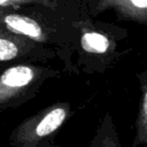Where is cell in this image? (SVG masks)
Here are the masks:
<instances>
[{
    "label": "cell",
    "mask_w": 147,
    "mask_h": 147,
    "mask_svg": "<svg viewBox=\"0 0 147 147\" xmlns=\"http://www.w3.org/2000/svg\"><path fill=\"white\" fill-rule=\"evenodd\" d=\"M78 30L74 64L83 74H103L122 55L119 42L129 36V30L107 22L94 20L88 10L76 22Z\"/></svg>",
    "instance_id": "cell-1"
},
{
    "label": "cell",
    "mask_w": 147,
    "mask_h": 147,
    "mask_svg": "<svg viewBox=\"0 0 147 147\" xmlns=\"http://www.w3.org/2000/svg\"><path fill=\"white\" fill-rule=\"evenodd\" d=\"M61 71L38 63H17L0 71V111L34 98L41 85Z\"/></svg>",
    "instance_id": "cell-2"
},
{
    "label": "cell",
    "mask_w": 147,
    "mask_h": 147,
    "mask_svg": "<svg viewBox=\"0 0 147 147\" xmlns=\"http://www.w3.org/2000/svg\"><path fill=\"white\" fill-rule=\"evenodd\" d=\"M71 103L57 101L22 121L11 132L13 147H54L55 133L71 116Z\"/></svg>",
    "instance_id": "cell-3"
},
{
    "label": "cell",
    "mask_w": 147,
    "mask_h": 147,
    "mask_svg": "<svg viewBox=\"0 0 147 147\" xmlns=\"http://www.w3.org/2000/svg\"><path fill=\"white\" fill-rule=\"evenodd\" d=\"M56 56V53L23 36L10 32L0 33V63L14 61L16 63L46 62Z\"/></svg>",
    "instance_id": "cell-4"
},
{
    "label": "cell",
    "mask_w": 147,
    "mask_h": 147,
    "mask_svg": "<svg viewBox=\"0 0 147 147\" xmlns=\"http://www.w3.org/2000/svg\"><path fill=\"white\" fill-rule=\"evenodd\" d=\"M86 5L88 15L93 18L111 9L118 21L134 22L147 26V0H88Z\"/></svg>",
    "instance_id": "cell-5"
},
{
    "label": "cell",
    "mask_w": 147,
    "mask_h": 147,
    "mask_svg": "<svg viewBox=\"0 0 147 147\" xmlns=\"http://www.w3.org/2000/svg\"><path fill=\"white\" fill-rule=\"evenodd\" d=\"M140 87V102L136 119V134L132 146L147 147V69L136 74Z\"/></svg>",
    "instance_id": "cell-6"
},
{
    "label": "cell",
    "mask_w": 147,
    "mask_h": 147,
    "mask_svg": "<svg viewBox=\"0 0 147 147\" xmlns=\"http://www.w3.org/2000/svg\"><path fill=\"white\" fill-rule=\"evenodd\" d=\"M88 147H122L119 136L110 113H106L101 118Z\"/></svg>",
    "instance_id": "cell-7"
}]
</instances>
